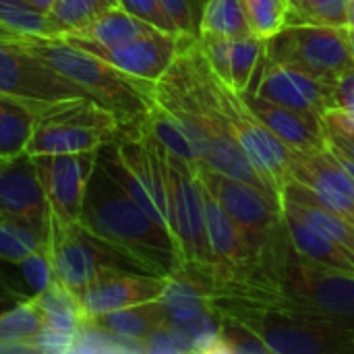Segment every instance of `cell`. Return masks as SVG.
Returning a JSON list of instances; mask_svg holds the SVG:
<instances>
[{"instance_id":"18","label":"cell","mask_w":354,"mask_h":354,"mask_svg":"<svg viewBox=\"0 0 354 354\" xmlns=\"http://www.w3.org/2000/svg\"><path fill=\"white\" fill-rule=\"evenodd\" d=\"M249 110L292 151H319L328 145L324 116L307 110H295L276 102L243 93Z\"/></svg>"},{"instance_id":"32","label":"cell","mask_w":354,"mask_h":354,"mask_svg":"<svg viewBox=\"0 0 354 354\" xmlns=\"http://www.w3.org/2000/svg\"><path fill=\"white\" fill-rule=\"evenodd\" d=\"M48 230H37L12 220H0V261L17 263L46 247Z\"/></svg>"},{"instance_id":"5","label":"cell","mask_w":354,"mask_h":354,"mask_svg":"<svg viewBox=\"0 0 354 354\" xmlns=\"http://www.w3.org/2000/svg\"><path fill=\"white\" fill-rule=\"evenodd\" d=\"M266 58L299 68L326 85H332L344 71L353 68L344 27L288 23L266 41Z\"/></svg>"},{"instance_id":"7","label":"cell","mask_w":354,"mask_h":354,"mask_svg":"<svg viewBox=\"0 0 354 354\" xmlns=\"http://www.w3.org/2000/svg\"><path fill=\"white\" fill-rule=\"evenodd\" d=\"M166 191L170 207V232L183 266L214 268L205 234L203 189L197 166L166 151Z\"/></svg>"},{"instance_id":"38","label":"cell","mask_w":354,"mask_h":354,"mask_svg":"<svg viewBox=\"0 0 354 354\" xmlns=\"http://www.w3.org/2000/svg\"><path fill=\"white\" fill-rule=\"evenodd\" d=\"M220 342L230 354H272L263 340L239 319H226L220 326Z\"/></svg>"},{"instance_id":"35","label":"cell","mask_w":354,"mask_h":354,"mask_svg":"<svg viewBox=\"0 0 354 354\" xmlns=\"http://www.w3.org/2000/svg\"><path fill=\"white\" fill-rule=\"evenodd\" d=\"M346 4L348 0H305L292 8L288 23L346 27Z\"/></svg>"},{"instance_id":"13","label":"cell","mask_w":354,"mask_h":354,"mask_svg":"<svg viewBox=\"0 0 354 354\" xmlns=\"http://www.w3.org/2000/svg\"><path fill=\"white\" fill-rule=\"evenodd\" d=\"M286 295L328 317L354 322V274L330 268L326 272L309 261L307 268L292 266L286 274Z\"/></svg>"},{"instance_id":"50","label":"cell","mask_w":354,"mask_h":354,"mask_svg":"<svg viewBox=\"0 0 354 354\" xmlns=\"http://www.w3.org/2000/svg\"><path fill=\"white\" fill-rule=\"evenodd\" d=\"M60 354H62V353H60Z\"/></svg>"},{"instance_id":"26","label":"cell","mask_w":354,"mask_h":354,"mask_svg":"<svg viewBox=\"0 0 354 354\" xmlns=\"http://www.w3.org/2000/svg\"><path fill=\"white\" fill-rule=\"evenodd\" d=\"M143 127L160 141V145L176 156V158H183L185 162L193 164V166H199L201 164V153H199V147L197 143L193 141V137L187 133V129L168 112L164 110L156 100H153V106L143 122Z\"/></svg>"},{"instance_id":"37","label":"cell","mask_w":354,"mask_h":354,"mask_svg":"<svg viewBox=\"0 0 354 354\" xmlns=\"http://www.w3.org/2000/svg\"><path fill=\"white\" fill-rule=\"evenodd\" d=\"M160 4L180 37L187 39L199 37V25H201L205 0H160Z\"/></svg>"},{"instance_id":"34","label":"cell","mask_w":354,"mask_h":354,"mask_svg":"<svg viewBox=\"0 0 354 354\" xmlns=\"http://www.w3.org/2000/svg\"><path fill=\"white\" fill-rule=\"evenodd\" d=\"M44 328L41 311L35 299H27L12 311L0 315V342H29L33 344L35 336Z\"/></svg>"},{"instance_id":"16","label":"cell","mask_w":354,"mask_h":354,"mask_svg":"<svg viewBox=\"0 0 354 354\" xmlns=\"http://www.w3.org/2000/svg\"><path fill=\"white\" fill-rule=\"evenodd\" d=\"M166 278L149 274H127V272H106L95 278L77 299L81 305L83 322L114 313L120 309L156 303L162 297Z\"/></svg>"},{"instance_id":"19","label":"cell","mask_w":354,"mask_h":354,"mask_svg":"<svg viewBox=\"0 0 354 354\" xmlns=\"http://www.w3.org/2000/svg\"><path fill=\"white\" fill-rule=\"evenodd\" d=\"M201 183V180H199ZM203 189V216H205V234L209 243V251L214 257V270H234L245 266L253 253L239 230V226L230 220L224 207L216 201V197L201 185Z\"/></svg>"},{"instance_id":"12","label":"cell","mask_w":354,"mask_h":354,"mask_svg":"<svg viewBox=\"0 0 354 354\" xmlns=\"http://www.w3.org/2000/svg\"><path fill=\"white\" fill-rule=\"evenodd\" d=\"M64 41L106 60L108 64L116 66L118 71L135 79L158 83L168 73V68L172 66L180 50H185L195 39L170 35L164 31H153L141 39H135L131 44L116 46V48H102L83 39H64Z\"/></svg>"},{"instance_id":"11","label":"cell","mask_w":354,"mask_h":354,"mask_svg":"<svg viewBox=\"0 0 354 354\" xmlns=\"http://www.w3.org/2000/svg\"><path fill=\"white\" fill-rule=\"evenodd\" d=\"M97 153L100 151L31 156L52 218L66 224L79 222Z\"/></svg>"},{"instance_id":"15","label":"cell","mask_w":354,"mask_h":354,"mask_svg":"<svg viewBox=\"0 0 354 354\" xmlns=\"http://www.w3.org/2000/svg\"><path fill=\"white\" fill-rule=\"evenodd\" d=\"M247 93L295 110L315 112L319 116L332 110V85H326L324 81L299 68L284 66L268 58H263L253 87Z\"/></svg>"},{"instance_id":"1","label":"cell","mask_w":354,"mask_h":354,"mask_svg":"<svg viewBox=\"0 0 354 354\" xmlns=\"http://www.w3.org/2000/svg\"><path fill=\"white\" fill-rule=\"evenodd\" d=\"M79 224L131 255L151 276L168 278L183 268L172 234L156 224L97 164L85 191Z\"/></svg>"},{"instance_id":"24","label":"cell","mask_w":354,"mask_h":354,"mask_svg":"<svg viewBox=\"0 0 354 354\" xmlns=\"http://www.w3.org/2000/svg\"><path fill=\"white\" fill-rule=\"evenodd\" d=\"M158 303L164 311L166 324L172 326H187L209 313L203 290L195 282L183 278L180 272L166 278V286Z\"/></svg>"},{"instance_id":"14","label":"cell","mask_w":354,"mask_h":354,"mask_svg":"<svg viewBox=\"0 0 354 354\" xmlns=\"http://www.w3.org/2000/svg\"><path fill=\"white\" fill-rule=\"evenodd\" d=\"M0 216L44 232L48 230V201L33 158L27 151L0 158Z\"/></svg>"},{"instance_id":"40","label":"cell","mask_w":354,"mask_h":354,"mask_svg":"<svg viewBox=\"0 0 354 354\" xmlns=\"http://www.w3.org/2000/svg\"><path fill=\"white\" fill-rule=\"evenodd\" d=\"M324 127L328 143L354 160V124H351L340 112L332 110L324 114Z\"/></svg>"},{"instance_id":"41","label":"cell","mask_w":354,"mask_h":354,"mask_svg":"<svg viewBox=\"0 0 354 354\" xmlns=\"http://www.w3.org/2000/svg\"><path fill=\"white\" fill-rule=\"evenodd\" d=\"M332 110L340 112L351 124H354V66L344 71L332 83Z\"/></svg>"},{"instance_id":"20","label":"cell","mask_w":354,"mask_h":354,"mask_svg":"<svg viewBox=\"0 0 354 354\" xmlns=\"http://www.w3.org/2000/svg\"><path fill=\"white\" fill-rule=\"evenodd\" d=\"M282 207L290 209L299 218H303L309 226L344 247L354 255V224L342 214L326 207L317 201V197L297 180H290L282 191Z\"/></svg>"},{"instance_id":"31","label":"cell","mask_w":354,"mask_h":354,"mask_svg":"<svg viewBox=\"0 0 354 354\" xmlns=\"http://www.w3.org/2000/svg\"><path fill=\"white\" fill-rule=\"evenodd\" d=\"M106 8H110L106 0H54L48 17L62 39L87 27Z\"/></svg>"},{"instance_id":"3","label":"cell","mask_w":354,"mask_h":354,"mask_svg":"<svg viewBox=\"0 0 354 354\" xmlns=\"http://www.w3.org/2000/svg\"><path fill=\"white\" fill-rule=\"evenodd\" d=\"M120 122L89 97H71L44 104L37 112L29 156L100 151L120 135Z\"/></svg>"},{"instance_id":"43","label":"cell","mask_w":354,"mask_h":354,"mask_svg":"<svg viewBox=\"0 0 354 354\" xmlns=\"http://www.w3.org/2000/svg\"><path fill=\"white\" fill-rule=\"evenodd\" d=\"M330 145V143H328ZM330 149H332V153H334V158L338 160V164L344 168V172L351 176V180L354 183V160L351 158V156H346L344 151H340V149H336L334 145H330Z\"/></svg>"},{"instance_id":"10","label":"cell","mask_w":354,"mask_h":354,"mask_svg":"<svg viewBox=\"0 0 354 354\" xmlns=\"http://www.w3.org/2000/svg\"><path fill=\"white\" fill-rule=\"evenodd\" d=\"M243 322V319H241ZM272 354H353L354 332L336 326H315L307 319L268 313L243 322Z\"/></svg>"},{"instance_id":"29","label":"cell","mask_w":354,"mask_h":354,"mask_svg":"<svg viewBox=\"0 0 354 354\" xmlns=\"http://www.w3.org/2000/svg\"><path fill=\"white\" fill-rule=\"evenodd\" d=\"M0 25L29 39H58V31L50 17L33 8L27 0H0Z\"/></svg>"},{"instance_id":"2","label":"cell","mask_w":354,"mask_h":354,"mask_svg":"<svg viewBox=\"0 0 354 354\" xmlns=\"http://www.w3.org/2000/svg\"><path fill=\"white\" fill-rule=\"evenodd\" d=\"M25 46L41 62L83 89L89 100L108 110L122 129H135L145 122L153 106L156 83L135 79L64 39L29 37Z\"/></svg>"},{"instance_id":"45","label":"cell","mask_w":354,"mask_h":354,"mask_svg":"<svg viewBox=\"0 0 354 354\" xmlns=\"http://www.w3.org/2000/svg\"><path fill=\"white\" fill-rule=\"evenodd\" d=\"M0 39H8V41H25V37H21V35L12 33L10 29H6V27H2V25H0Z\"/></svg>"},{"instance_id":"25","label":"cell","mask_w":354,"mask_h":354,"mask_svg":"<svg viewBox=\"0 0 354 354\" xmlns=\"http://www.w3.org/2000/svg\"><path fill=\"white\" fill-rule=\"evenodd\" d=\"M91 324L104 332L118 336V338L143 342L153 330H158L166 324V317H164L160 303L156 301V303H145V305L120 309L114 313H106V315L93 319Z\"/></svg>"},{"instance_id":"6","label":"cell","mask_w":354,"mask_h":354,"mask_svg":"<svg viewBox=\"0 0 354 354\" xmlns=\"http://www.w3.org/2000/svg\"><path fill=\"white\" fill-rule=\"evenodd\" d=\"M216 93L222 106V112L228 120V127L245 151L247 160L268 187L272 195L282 201L284 187L292 180L290 178V160L292 149H288L247 106L243 93L234 91L226 83H222L214 75Z\"/></svg>"},{"instance_id":"33","label":"cell","mask_w":354,"mask_h":354,"mask_svg":"<svg viewBox=\"0 0 354 354\" xmlns=\"http://www.w3.org/2000/svg\"><path fill=\"white\" fill-rule=\"evenodd\" d=\"M251 31L255 37L268 41L276 33H280L292 12L290 0H243Z\"/></svg>"},{"instance_id":"49","label":"cell","mask_w":354,"mask_h":354,"mask_svg":"<svg viewBox=\"0 0 354 354\" xmlns=\"http://www.w3.org/2000/svg\"><path fill=\"white\" fill-rule=\"evenodd\" d=\"M0 220H4V218H2V216H0Z\"/></svg>"},{"instance_id":"36","label":"cell","mask_w":354,"mask_h":354,"mask_svg":"<svg viewBox=\"0 0 354 354\" xmlns=\"http://www.w3.org/2000/svg\"><path fill=\"white\" fill-rule=\"evenodd\" d=\"M12 268L19 272V278H21L19 288L27 290V299L39 297L54 282V272H52L46 247L27 255L25 259L12 263Z\"/></svg>"},{"instance_id":"27","label":"cell","mask_w":354,"mask_h":354,"mask_svg":"<svg viewBox=\"0 0 354 354\" xmlns=\"http://www.w3.org/2000/svg\"><path fill=\"white\" fill-rule=\"evenodd\" d=\"M35 303L41 311L44 326H48L56 332L77 336V332L85 324L79 299L56 280L39 297H35Z\"/></svg>"},{"instance_id":"48","label":"cell","mask_w":354,"mask_h":354,"mask_svg":"<svg viewBox=\"0 0 354 354\" xmlns=\"http://www.w3.org/2000/svg\"><path fill=\"white\" fill-rule=\"evenodd\" d=\"M106 2H108L110 6H116V0H106Z\"/></svg>"},{"instance_id":"17","label":"cell","mask_w":354,"mask_h":354,"mask_svg":"<svg viewBox=\"0 0 354 354\" xmlns=\"http://www.w3.org/2000/svg\"><path fill=\"white\" fill-rule=\"evenodd\" d=\"M290 178L307 187L319 203L354 224V183L334 158L330 145L319 151H292Z\"/></svg>"},{"instance_id":"4","label":"cell","mask_w":354,"mask_h":354,"mask_svg":"<svg viewBox=\"0 0 354 354\" xmlns=\"http://www.w3.org/2000/svg\"><path fill=\"white\" fill-rule=\"evenodd\" d=\"M46 251L54 280L75 297H79L95 278L106 272L149 274L131 255L102 241L79 222L66 224L52 216L48 220Z\"/></svg>"},{"instance_id":"46","label":"cell","mask_w":354,"mask_h":354,"mask_svg":"<svg viewBox=\"0 0 354 354\" xmlns=\"http://www.w3.org/2000/svg\"><path fill=\"white\" fill-rule=\"evenodd\" d=\"M344 33H346V44H348V52L354 60V27H344Z\"/></svg>"},{"instance_id":"39","label":"cell","mask_w":354,"mask_h":354,"mask_svg":"<svg viewBox=\"0 0 354 354\" xmlns=\"http://www.w3.org/2000/svg\"><path fill=\"white\" fill-rule=\"evenodd\" d=\"M116 6L122 8L124 12H129L131 17L164 31L170 35H178L172 21L168 19V15L164 12L160 0H116Z\"/></svg>"},{"instance_id":"47","label":"cell","mask_w":354,"mask_h":354,"mask_svg":"<svg viewBox=\"0 0 354 354\" xmlns=\"http://www.w3.org/2000/svg\"><path fill=\"white\" fill-rule=\"evenodd\" d=\"M346 27H354V0L346 4Z\"/></svg>"},{"instance_id":"42","label":"cell","mask_w":354,"mask_h":354,"mask_svg":"<svg viewBox=\"0 0 354 354\" xmlns=\"http://www.w3.org/2000/svg\"><path fill=\"white\" fill-rule=\"evenodd\" d=\"M33 344L41 354H68L73 344H75V336L64 334V332H56V330L44 326L41 332L35 336Z\"/></svg>"},{"instance_id":"30","label":"cell","mask_w":354,"mask_h":354,"mask_svg":"<svg viewBox=\"0 0 354 354\" xmlns=\"http://www.w3.org/2000/svg\"><path fill=\"white\" fill-rule=\"evenodd\" d=\"M266 58V41L251 35L239 37L230 44V77L228 87L239 93H247L253 87L255 75Z\"/></svg>"},{"instance_id":"21","label":"cell","mask_w":354,"mask_h":354,"mask_svg":"<svg viewBox=\"0 0 354 354\" xmlns=\"http://www.w3.org/2000/svg\"><path fill=\"white\" fill-rule=\"evenodd\" d=\"M282 226L295 251L309 263L338 270L344 274H354V255L351 251H346L344 247H340L338 243H334L332 239L309 226L303 218H299L297 214L284 207H282Z\"/></svg>"},{"instance_id":"44","label":"cell","mask_w":354,"mask_h":354,"mask_svg":"<svg viewBox=\"0 0 354 354\" xmlns=\"http://www.w3.org/2000/svg\"><path fill=\"white\" fill-rule=\"evenodd\" d=\"M33 8H37L39 12H44V15H48L50 12V8H52V4H54V0H27Z\"/></svg>"},{"instance_id":"22","label":"cell","mask_w":354,"mask_h":354,"mask_svg":"<svg viewBox=\"0 0 354 354\" xmlns=\"http://www.w3.org/2000/svg\"><path fill=\"white\" fill-rule=\"evenodd\" d=\"M153 31H160V29L131 17L118 6H110L102 15H97L87 27L62 39H83L102 48H116V46H124L135 39H141Z\"/></svg>"},{"instance_id":"28","label":"cell","mask_w":354,"mask_h":354,"mask_svg":"<svg viewBox=\"0 0 354 354\" xmlns=\"http://www.w3.org/2000/svg\"><path fill=\"white\" fill-rule=\"evenodd\" d=\"M199 35H220L228 39L251 37V25L243 0H205Z\"/></svg>"},{"instance_id":"8","label":"cell","mask_w":354,"mask_h":354,"mask_svg":"<svg viewBox=\"0 0 354 354\" xmlns=\"http://www.w3.org/2000/svg\"><path fill=\"white\" fill-rule=\"evenodd\" d=\"M197 176L239 226L253 255L282 226V201L270 191L222 176L203 166H197Z\"/></svg>"},{"instance_id":"23","label":"cell","mask_w":354,"mask_h":354,"mask_svg":"<svg viewBox=\"0 0 354 354\" xmlns=\"http://www.w3.org/2000/svg\"><path fill=\"white\" fill-rule=\"evenodd\" d=\"M41 106L0 93V158H12L27 149Z\"/></svg>"},{"instance_id":"9","label":"cell","mask_w":354,"mask_h":354,"mask_svg":"<svg viewBox=\"0 0 354 354\" xmlns=\"http://www.w3.org/2000/svg\"><path fill=\"white\" fill-rule=\"evenodd\" d=\"M27 41V39H25ZM25 41L0 39V93L35 104H50L71 97H87L83 89L58 75Z\"/></svg>"}]
</instances>
